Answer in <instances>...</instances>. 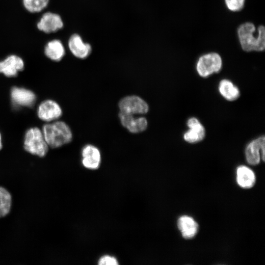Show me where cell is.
I'll return each mask as SVG.
<instances>
[{
    "label": "cell",
    "mask_w": 265,
    "mask_h": 265,
    "mask_svg": "<svg viewBox=\"0 0 265 265\" xmlns=\"http://www.w3.org/2000/svg\"><path fill=\"white\" fill-rule=\"evenodd\" d=\"M255 26L251 23H245L238 28L239 42L243 50L246 52L262 51L265 48V28L261 25L258 28V36L255 37Z\"/></svg>",
    "instance_id": "6da1fadb"
},
{
    "label": "cell",
    "mask_w": 265,
    "mask_h": 265,
    "mask_svg": "<svg viewBox=\"0 0 265 265\" xmlns=\"http://www.w3.org/2000/svg\"><path fill=\"white\" fill-rule=\"evenodd\" d=\"M42 131L47 144L52 148L60 147L72 140L71 130L63 121H55L46 124Z\"/></svg>",
    "instance_id": "7a4b0ae2"
},
{
    "label": "cell",
    "mask_w": 265,
    "mask_h": 265,
    "mask_svg": "<svg viewBox=\"0 0 265 265\" xmlns=\"http://www.w3.org/2000/svg\"><path fill=\"white\" fill-rule=\"evenodd\" d=\"M24 147L27 152L41 158L45 157L49 150L42 131L37 127L30 128L26 132Z\"/></svg>",
    "instance_id": "3957f363"
},
{
    "label": "cell",
    "mask_w": 265,
    "mask_h": 265,
    "mask_svg": "<svg viewBox=\"0 0 265 265\" xmlns=\"http://www.w3.org/2000/svg\"><path fill=\"white\" fill-rule=\"evenodd\" d=\"M119 111L135 115H143L149 111L147 102L136 95H130L122 98L118 103Z\"/></svg>",
    "instance_id": "277c9868"
},
{
    "label": "cell",
    "mask_w": 265,
    "mask_h": 265,
    "mask_svg": "<svg viewBox=\"0 0 265 265\" xmlns=\"http://www.w3.org/2000/svg\"><path fill=\"white\" fill-rule=\"evenodd\" d=\"M222 67V59L217 53H212L201 56L197 63L196 69L202 77H207L218 72Z\"/></svg>",
    "instance_id": "5b68a950"
},
{
    "label": "cell",
    "mask_w": 265,
    "mask_h": 265,
    "mask_svg": "<svg viewBox=\"0 0 265 265\" xmlns=\"http://www.w3.org/2000/svg\"><path fill=\"white\" fill-rule=\"evenodd\" d=\"M118 117L121 125L131 133H140L145 131L147 128V120L142 115L119 111Z\"/></svg>",
    "instance_id": "8992f818"
},
{
    "label": "cell",
    "mask_w": 265,
    "mask_h": 265,
    "mask_svg": "<svg viewBox=\"0 0 265 265\" xmlns=\"http://www.w3.org/2000/svg\"><path fill=\"white\" fill-rule=\"evenodd\" d=\"M265 136H262L252 140L247 146L245 149V157L247 162L256 165L260 162L261 158L265 160Z\"/></svg>",
    "instance_id": "52a82bcc"
},
{
    "label": "cell",
    "mask_w": 265,
    "mask_h": 265,
    "mask_svg": "<svg viewBox=\"0 0 265 265\" xmlns=\"http://www.w3.org/2000/svg\"><path fill=\"white\" fill-rule=\"evenodd\" d=\"M62 113L60 106L55 101L47 100L42 102L38 106L37 115L42 120L50 122L59 118Z\"/></svg>",
    "instance_id": "ba28073f"
},
{
    "label": "cell",
    "mask_w": 265,
    "mask_h": 265,
    "mask_svg": "<svg viewBox=\"0 0 265 265\" xmlns=\"http://www.w3.org/2000/svg\"><path fill=\"white\" fill-rule=\"evenodd\" d=\"M10 95L12 104L15 107H31L36 101V96L33 92L22 87H13Z\"/></svg>",
    "instance_id": "9c48e42d"
},
{
    "label": "cell",
    "mask_w": 265,
    "mask_h": 265,
    "mask_svg": "<svg viewBox=\"0 0 265 265\" xmlns=\"http://www.w3.org/2000/svg\"><path fill=\"white\" fill-rule=\"evenodd\" d=\"M82 165L90 170L98 169L101 164V155L99 149L96 146L87 144L81 150Z\"/></svg>",
    "instance_id": "30bf717a"
},
{
    "label": "cell",
    "mask_w": 265,
    "mask_h": 265,
    "mask_svg": "<svg viewBox=\"0 0 265 265\" xmlns=\"http://www.w3.org/2000/svg\"><path fill=\"white\" fill-rule=\"evenodd\" d=\"M37 26L40 30L50 33L61 29L63 26V23L59 15L48 12L43 15Z\"/></svg>",
    "instance_id": "8fae6325"
},
{
    "label": "cell",
    "mask_w": 265,
    "mask_h": 265,
    "mask_svg": "<svg viewBox=\"0 0 265 265\" xmlns=\"http://www.w3.org/2000/svg\"><path fill=\"white\" fill-rule=\"evenodd\" d=\"M24 68L23 59L16 55H11L0 61V73L8 77H16Z\"/></svg>",
    "instance_id": "7c38bea8"
},
{
    "label": "cell",
    "mask_w": 265,
    "mask_h": 265,
    "mask_svg": "<svg viewBox=\"0 0 265 265\" xmlns=\"http://www.w3.org/2000/svg\"><path fill=\"white\" fill-rule=\"evenodd\" d=\"M187 125L189 128L184 135V139L190 143L202 140L205 136V130L199 121L195 117L188 119Z\"/></svg>",
    "instance_id": "4fadbf2b"
},
{
    "label": "cell",
    "mask_w": 265,
    "mask_h": 265,
    "mask_svg": "<svg viewBox=\"0 0 265 265\" xmlns=\"http://www.w3.org/2000/svg\"><path fill=\"white\" fill-rule=\"evenodd\" d=\"M177 226L183 237L186 239L193 238L198 231V224L191 216L184 215L180 217Z\"/></svg>",
    "instance_id": "5bb4252c"
},
{
    "label": "cell",
    "mask_w": 265,
    "mask_h": 265,
    "mask_svg": "<svg viewBox=\"0 0 265 265\" xmlns=\"http://www.w3.org/2000/svg\"><path fill=\"white\" fill-rule=\"evenodd\" d=\"M68 45L72 53L80 58L87 57L91 53L90 45L84 43L81 37L77 34H74L70 37Z\"/></svg>",
    "instance_id": "9a60e30c"
},
{
    "label": "cell",
    "mask_w": 265,
    "mask_h": 265,
    "mask_svg": "<svg viewBox=\"0 0 265 265\" xmlns=\"http://www.w3.org/2000/svg\"><path fill=\"white\" fill-rule=\"evenodd\" d=\"M236 180L239 186L247 189L253 186L255 183L256 177L250 168L244 165H240L236 170Z\"/></svg>",
    "instance_id": "2e32d148"
},
{
    "label": "cell",
    "mask_w": 265,
    "mask_h": 265,
    "mask_svg": "<svg viewBox=\"0 0 265 265\" xmlns=\"http://www.w3.org/2000/svg\"><path fill=\"white\" fill-rule=\"evenodd\" d=\"M44 53L50 59L60 61L65 54V50L62 43L58 40H53L49 42L46 45Z\"/></svg>",
    "instance_id": "e0dca14e"
},
{
    "label": "cell",
    "mask_w": 265,
    "mask_h": 265,
    "mask_svg": "<svg viewBox=\"0 0 265 265\" xmlns=\"http://www.w3.org/2000/svg\"><path fill=\"white\" fill-rule=\"evenodd\" d=\"M218 89L221 95L228 101H234L239 96V91L230 80H223L220 81Z\"/></svg>",
    "instance_id": "ac0fdd59"
},
{
    "label": "cell",
    "mask_w": 265,
    "mask_h": 265,
    "mask_svg": "<svg viewBox=\"0 0 265 265\" xmlns=\"http://www.w3.org/2000/svg\"><path fill=\"white\" fill-rule=\"evenodd\" d=\"M12 196L5 187L0 186V218L7 216L10 212Z\"/></svg>",
    "instance_id": "d6986e66"
},
{
    "label": "cell",
    "mask_w": 265,
    "mask_h": 265,
    "mask_svg": "<svg viewBox=\"0 0 265 265\" xmlns=\"http://www.w3.org/2000/svg\"><path fill=\"white\" fill-rule=\"evenodd\" d=\"M25 8L30 12H39L48 5L49 0H23Z\"/></svg>",
    "instance_id": "ffe728a7"
},
{
    "label": "cell",
    "mask_w": 265,
    "mask_h": 265,
    "mask_svg": "<svg viewBox=\"0 0 265 265\" xmlns=\"http://www.w3.org/2000/svg\"><path fill=\"white\" fill-rule=\"evenodd\" d=\"M245 0H225L228 8L232 11H237L241 10L244 3Z\"/></svg>",
    "instance_id": "44dd1931"
},
{
    "label": "cell",
    "mask_w": 265,
    "mask_h": 265,
    "mask_svg": "<svg viewBox=\"0 0 265 265\" xmlns=\"http://www.w3.org/2000/svg\"><path fill=\"white\" fill-rule=\"evenodd\" d=\"M99 265H117V260L114 257L110 255H105L102 257L98 261Z\"/></svg>",
    "instance_id": "7402d4cb"
},
{
    "label": "cell",
    "mask_w": 265,
    "mask_h": 265,
    "mask_svg": "<svg viewBox=\"0 0 265 265\" xmlns=\"http://www.w3.org/2000/svg\"><path fill=\"white\" fill-rule=\"evenodd\" d=\"M2 142H1V134L0 133V150L2 148Z\"/></svg>",
    "instance_id": "603a6c76"
}]
</instances>
